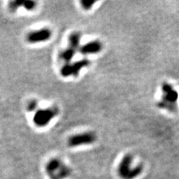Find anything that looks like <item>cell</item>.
Segmentation results:
<instances>
[{"label":"cell","instance_id":"cell-1","mask_svg":"<svg viewBox=\"0 0 179 179\" xmlns=\"http://www.w3.org/2000/svg\"><path fill=\"white\" fill-rule=\"evenodd\" d=\"M162 96L157 102L160 108L168 111L169 112H175L178 108V93L175 88L167 82H164L161 86Z\"/></svg>","mask_w":179,"mask_h":179},{"label":"cell","instance_id":"cell-2","mask_svg":"<svg viewBox=\"0 0 179 179\" xmlns=\"http://www.w3.org/2000/svg\"><path fill=\"white\" fill-rule=\"evenodd\" d=\"M133 156L130 154H126L121 160L117 169V172L121 178L134 179L141 174L143 167L141 165L132 167Z\"/></svg>","mask_w":179,"mask_h":179},{"label":"cell","instance_id":"cell-3","mask_svg":"<svg viewBox=\"0 0 179 179\" xmlns=\"http://www.w3.org/2000/svg\"><path fill=\"white\" fill-rule=\"evenodd\" d=\"M90 64V61L88 59L84 58L75 62L69 63L65 64L61 69V75L63 77H76L79 75L80 72L85 67Z\"/></svg>","mask_w":179,"mask_h":179},{"label":"cell","instance_id":"cell-4","mask_svg":"<svg viewBox=\"0 0 179 179\" xmlns=\"http://www.w3.org/2000/svg\"><path fill=\"white\" fill-rule=\"evenodd\" d=\"M96 139L97 137L94 132H82L70 137L68 140V145L70 147L86 146V145L93 144L96 141Z\"/></svg>","mask_w":179,"mask_h":179},{"label":"cell","instance_id":"cell-5","mask_svg":"<svg viewBox=\"0 0 179 179\" xmlns=\"http://www.w3.org/2000/svg\"><path fill=\"white\" fill-rule=\"evenodd\" d=\"M58 109L56 107H51L49 108L40 110L34 116L33 121L37 126H46L51 122V119L58 114Z\"/></svg>","mask_w":179,"mask_h":179},{"label":"cell","instance_id":"cell-6","mask_svg":"<svg viewBox=\"0 0 179 179\" xmlns=\"http://www.w3.org/2000/svg\"><path fill=\"white\" fill-rule=\"evenodd\" d=\"M103 49V45L99 40H91L81 45L78 51L83 55H92L99 53Z\"/></svg>","mask_w":179,"mask_h":179},{"label":"cell","instance_id":"cell-7","mask_svg":"<svg viewBox=\"0 0 179 179\" xmlns=\"http://www.w3.org/2000/svg\"><path fill=\"white\" fill-rule=\"evenodd\" d=\"M51 31L49 28H42L38 31L31 32L27 36V40L31 43H40V42H44L49 40L51 38Z\"/></svg>","mask_w":179,"mask_h":179},{"label":"cell","instance_id":"cell-8","mask_svg":"<svg viewBox=\"0 0 179 179\" xmlns=\"http://www.w3.org/2000/svg\"><path fill=\"white\" fill-rule=\"evenodd\" d=\"M63 165V163L58 159H51L47 163L46 167V170L48 175H49L50 178L54 179L56 175V172L59 170L61 166Z\"/></svg>","mask_w":179,"mask_h":179},{"label":"cell","instance_id":"cell-9","mask_svg":"<svg viewBox=\"0 0 179 179\" xmlns=\"http://www.w3.org/2000/svg\"><path fill=\"white\" fill-rule=\"evenodd\" d=\"M81 34L80 32H72L69 37L68 47L71 49L78 51L81 46Z\"/></svg>","mask_w":179,"mask_h":179},{"label":"cell","instance_id":"cell-10","mask_svg":"<svg viewBox=\"0 0 179 179\" xmlns=\"http://www.w3.org/2000/svg\"><path fill=\"white\" fill-rule=\"evenodd\" d=\"M75 53H76L75 50L71 49L70 47H67V49L63 50L60 53L59 58L61 61L65 62L66 64H69V63H71V61L75 57Z\"/></svg>","mask_w":179,"mask_h":179},{"label":"cell","instance_id":"cell-11","mask_svg":"<svg viewBox=\"0 0 179 179\" xmlns=\"http://www.w3.org/2000/svg\"><path fill=\"white\" fill-rule=\"evenodd\" d=\"M82 8L85 10L88 11L93 8V5L96 3V1H91V0H82L80 2Z\"/></svg>","mask_w":179,"mask_h":179},{"label":"cell","instance_id":"cell-12","mask_svg":"<svg viewBox=\"0 0 179 179\" xmlns=\"http://www.w3.org/2000/svg\"><path fill=\"white\" fill-rule=\"evenodd\" d=\"M36 2L34 1H23L22 2V6L25 7L27 10H32L36 7Z\"/></svg>","mask_w":179,"mask_h":179},{"label":"cell","instance_id":"cell-13","mask_svg":"<svg viewBox=\"0 0 179 179\" xmlns=\"http://www.w3.org/2000/svg\"><path fill=\"white\" fill-rule=\"evenodd\" d=\"M37 106H38V101H31V102L29 103V104H28V111H34V110L36 108Z\"/></svg>","mask_w":179,"mask_h":179}]
</instances>
